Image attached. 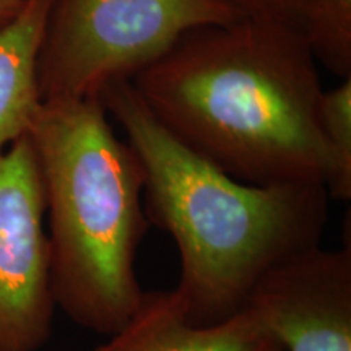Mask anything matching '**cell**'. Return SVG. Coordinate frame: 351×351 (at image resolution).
I'll return each instance as SVG.
<instances>
[{"label":"cell","instance_id":"1","mask_svg":"<svg viewBox=\"0 0 351 351\" xmlns=\"http://www.w3.org/2000/svg\"><path fill=\"white\" fill-rule=\"evenodd\" d=\"M158 121L249 184H324L319 64L300 26L238 19L187 33L134 77Z\"/></svg>","mask_w":351,"mask_h":351},{"label":"cell","instance_id":"2","mask_svg":"<svg viewBox=\"0 0 351 351\" xmlns=\"http://www.w3.org/2000/svg\"><path fill=\"white\" fill-rule=\"evenodd\" d=\"M98 98L142 165L148 223L178 247L174 291L192 320L230 317L265 274L320 245L330 200L324 184L232 178L171 134L130 80L111 83Z\"/></svg>","mask_w":351,"mask_h":351},{"label":"cell","instance_id":"3","mask_svg":"<svg viewBox=\"0 0 351 351\" xmlns=\"http://www.w3.org/2000/svg\"><path fill=\"white\" fill-rule=\"evenodd\" d=\"M26 135L43 179L56 306L77 326L111 335L145 293L142 165L99 98L43 101Z\"/></svg>","mask_w":351,"mask_h":351},{"label":"cell","instance_id":"4","mask_svg":"<svg viewBox=\"0 0 351 351\" xmlns=\"http://www.w3.org/2000/svg\"><path fill=\"white\" fill-rule=\"evenodd\" d=\"M238 19L219 0H52L38 59L41 99L98 98L187 33Z\"/></svg>","mask_w":351,"mask_h":351},{"label":"cell","instance_id":"5","mask_svg":"<svg viewBox=\"0 0 351 351\" xmlns=\"http://www.w3.org/2000/svg\"><path fill=\"white\" fill-rule=\"evenodd\" d=\"M56 307L43 179L25 135L0 155V351H38Z\"/></svg>","mask_w":351,"mask_h":351},{"label":"cell","instance_id":"6","mask_svg":"<svg viewBox=\"0 0 351 351\" xmlns=\"http://www.w3.org/2000/svg\"><path fill=\"white\" fill-rule=\"evenodd\" d=\"M256 313L283 351H351V247L315 245L254 287Z\"/></svg>","mask_w":351,"mask_h":351},{"label":"cell","instance_id":"7","mask_svg":"<svg viewBox=\"0 0 351 351\" xmlns=\"http://www.w3.org/2000/svg\"><path fill=\"white\" fill-rule=\"evenodd\" d=\"M93 351H283L256 313L243 307L213 324L191 319L171 291L143 293L119 330Z\"/></svg>","mask_w":351,"mask_h":351},{"label":"cell","instance_id":"8","mask_svg":"<svg viewBox=\"0 0 351 351\" xmlns=\"http://www.w3.org/2000/svg\"><path fill=\"white\" fill-rule=\"evenodd\" d=\"M52 0H25L0 28V155L28 134L43 99L38 59Z\"/></svg>","mask_w":351,"mask_h":351},{"label":"cell","instance_id":"9","mask_svg":"<svg viewBox=\"0 0 351 351\" xmlns=\"http://www.w3.org/2000/svg\"><path fill=\"white\" fill-rule=\"evenodd\" d=\"M298 25L319 65L351 77V0H298Z\"/></svg>","mask_w":351,"mask_h":351},{"label":"cell","instance_id":"10","mask_svg":"<svg viewBox=\"0 0 351 351\" xmlns=\"http://www.w3.org/2000/svg\"><path fill=\"white\" fill-rule=\"evenodd\" d=\"M320 130L327 153L326 191L332 200L351 199V77L320 99Z\"/></svg>","mask_w":351,"mask_h":351},{"label":"cell","instance_id":"11","mask_svg":"<svg viewBox=\"0 0 351 351\" xmlns=\"http://www.w3.org/2000/svg\"><path fill=\"white\" fill-rule=\"evenodd\" d=\"M243 19H261L298 25V0H219Z\"/></svg>","mask_w":351,"mask_h":351},{"label":"cell","instance_id":"12","mask_svg":"<svg viewBox=\"0 0 351 351\" xmlns=\"http://www.w3.org/2000/svg\"><path fill=\"white\" fill-rule=\"evenodd\" d=\"M25 0H0V28L10 23L19 15Z\"/></svg>","mask_w":351,"mask_h":351}]
</instances>
